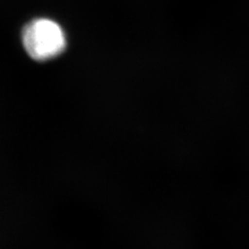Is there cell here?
<instances>
[{
  "instance_id": "cell-1",
  "label": "cell",
  "mask_w": 249,
  "mask_h": 249,
  "mask_svg": "<svg viewBox=\"0 0 249 249\" xmlns=\"http://www.w3.org/2000/svg\"><path fill=\"white\" fill-rule=\"evenodd\" d=\"M22 43L31 58L45 61L57 57L65 51L67 38L58 23L38 18L29 22L23 29Z\"/></svg>"
}]
</instances>
